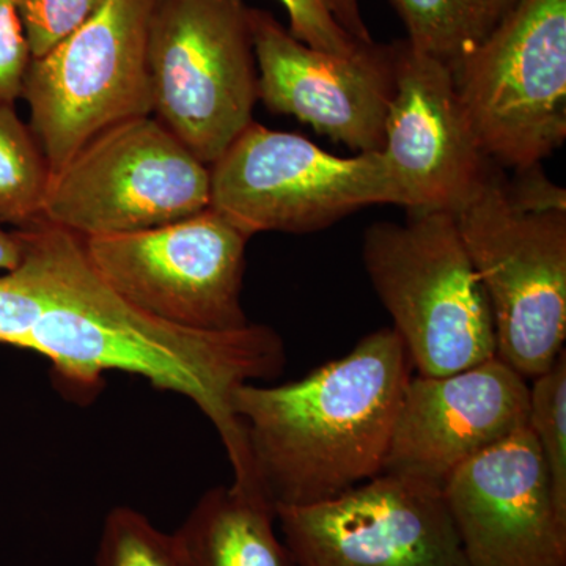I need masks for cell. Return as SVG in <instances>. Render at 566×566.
<instances>
[{"label":"cell","instance_id":"3","mask_svg":"<svg viewBox=\"0 0 566 566\" xmlns=\"http://www.w3.org/2000/svg\"><path fill=\"white\" fill-rule=\"evenodd\" d=\"M506 181L490 163L453 208L485 289L495 356L526 379L546 371L566 340V191L538 167Z\"/></svg>","mask_w":566,"mask_h":566},{"label":"cell","instance_id":"22","mask_svg":"<svg viewBox=\"0 0 566 566\" xmlns=\"http://www.w3.org/2000/svg\"><path fill=\"white\" fill-rule=\"evenodd\" d=\"M104 0H18V10L31 59L54 50L91 20Z\"/></svg>","mask_w":566,"mask_h":566},{"label":"cell","instance_id":"17","mask_svg":"<svg viewBox=\"0 0 566 566\" xmlns=\"http://www.w3.org/2000/svg\"><path fill=\"white\" fill-rule=\"evenodd\" d=\"M408 31L409 46L450 70L493 32L488 0H390Z\"/></svg>","mask_w":566,"mask_h":566},{"label":"cell","instance_id":"10","mask_svg":"<svg viewBox=\"0 0 566 566\" xmlns=\"http://www.w3.org/2000/svg\"><path fill=\"white\" fill-rule=\"evenodd\" d=\"M249 240L211 207L140 232L81 238L112 292L147 314L200 331L249 324L241 303Z\"/></svg>","mask_w":566,"mask_h":566},{"label":"cell","instance_id":"13","mask_svg":"<svg viewBox=\"0 0 566 566\" xmlns=\"http://www.w3.org/2000/svg\"><path fill=\"white\" fill-rule=\"evenodd\" d=\"M528 379L497 356L444 376L412 375L382 474L446 485L461 465L527 427Z\"/></svg>","mask_w":566,"mask_h":566},{"label":"cell","instance_id":"1","mask_svg":"<svg viewBox=\"0 0 566 566\" xmlns=\"http://www.w3.org/2000/svg\"><path fill=\"white\" fill-rule=\"evenodd\" d=\"M18 232L35 260L44 294L28 349L50 360L55 381L70 394L92 398L103 387V375L117 370L182 395L218 431L233 485L262 491L232 400L237 387L282 374L281 335L263 324L200 331L166 322L112 292L76 234L44 221Z\"/></svg>","mask_w":566,"mask_h":566},{"label":"cell","instance_id":"12","mask_svg":"<svg viewBox=\"0 0 566 566\" xmlns=\"http://www.w3.org/2000/svg\"><path fill=\"white\" fill-rule=\"evenodd\" d=\"M259 99L354 151H381L395 92V43L331 54L294 39L270 11L251 9Z\"/></svg>","mask_w":566,"mask_h":566},{"label":"cell","instance_id":"21","mask_svg":"<svg viewBox=\"0 0 566 566\" xmlns=\"http://www.w3.org/2000/svg\"><path fill=\"white\" fill-rule=\"evenodd\" d=\"M43 311L39 268L24 251L20 266L0 275V344L28 349Z\"/></svg>","mask_w":566,"mask_h":566},{"label":"cell","instance_id":"19","mask_svg":"<svg viewBox=\"0 0 566 566\" xmlns=\"http://www.w3.org/2000/svg\"><path fill=\"white\" fill-rule=\"evenodd\" d=\"M528 386L527 428L545 463L554 497L566 512V352Z\"/></svg>","mask_w":566,"mask_h":566},{"label":"cell","instance_id":"9","mask_svg":"<svg viewBox=\"0 0 566 566\" xmlns=\"http://www.w3.org/2000/svg\"><path fill=\"white\" fill-rule=\"evenodd\" d=\"M210 207L241 232L311 233L376 203L400 205L381 151L340 158L252 122L210 166Z\"/></svg>","mask_w":566,"mask_h":566},{"label":"cell","instance_id":"7","mask_svg":"<svg viewBox=\"0 0 566 566\" xmlns=\"http://www.w3.org/2000/svg\"><path fill=\"white\" fill-rule=\"evenodd\" d=\"M158 0H104L54 50L31 59L21 96L51 175L96 136L153 114L148 35Z\"/></svg>","mask_w":566,"mask_h":566},{"label":"cell","instance_id":"15","mask_svg":"<svg viewBox=\"0 0 566 566\" xmlns=\"http://www.w3.org/2000/svg\"><path fill=\"white\" fill-rule=\"evenodd\" d=\"M382 156L408 210L453 211L488 161L469 126L450 66L395 43V92Z\"/></svg>","mask_w":566,"mask_h":566},{"label":"cell","instance_id":"20","mask_svg":"<svg viewBox=\"0 0 566 566\" xmlns=\"http://www.w3.org/2000/svg\"><path fill=\"white\" fill-rule=\"evenodd\" d=\"M93 566H182V562L172 534L122 505L104 520Z\"/></svg>","mask_w":566,"mask_h":566},{"label":"cell","instance_id":"24","mask_svg":"<svg viewBox=\"0 0 566 566\" xmlns=\"http://www.w3.org/2000/svg\"><path fill=\"white\" fill-rule=\"evenodd\" d=\"M31 62L18 0H0V102L14 103Z\"/></svg>","mask_w":566,"mask_h":566},{"label":"cell","instance_id":"11","mask_svg":"<svg viewBox=\"0 0 566 566\" xmlns=\"http://www.w3.org/2000/svg\"><path fill=\"white\" fill-rule=\"evenodd\" d=\"M303 566H471L439 488L381 474L348 493L277 506Z\"/></svg>","mask_w":566,"mask_h":566},{"label":"cell","instance_id":"27","mask_svg":"<svg viewBox=\"0 0 566 566\" xmlns=\"http://www.w3.org/2000/svg\"><path fill=\"white\" fill-rule=\"evenodd\" d=\"M488 3H490V9L493 11L495 21L499 22L502 18L506 17L510 11L515 9L520 0H488Z\"/></svg>","mask_w":566,"mask_h":566},{"label":"cell","instance_id":"25","mask_svg":"<svg viewBox=\"0 0 566 566\" xmlns=\"http://www.w3.org/2000/svg\"><path fill=\"white\" fill-rule=\"evenodd\" d=\"M327 3H329L335 20L353 39L364 41V43L374 41L365 25L363 13H360V0H327Z\"/></svg>","mask_w":566,"mask_h":566},{"label":"cell","instance_id":"4","mask_svg":"<svg viewBox=\"0 0 566 566\" xmlns=\"http://www.w3.org/2000/svg\"><path fill=\"white\" fill-rule=\"evenodd\" d=\"M363 259L417 375L457 374L495 357L493 312L452 212L376 222Z\"/></svg>","mask_w":566,"mask_h":566},{"label":"cell","instance_id":"18","mask_svg":"<svg viewBox=\"0 0 566 566\" xmlns=\"http://www.w3.org/2000/svg\"><path fill=\"white\" fill-rule=\"evenodd\" d=\"M50 180V164L31 126L14 103L0 102V226L25 229L40 221Z\"/></svg>","mask_w":566,"mask_h":566},{"label":"cell","instance_id":"8","mask_svg":"<svg viewBox=\"0 0 566 566\" xmlns=\"http://www.w3.org/2000/svg\"><path fill=\"white\" fill-rule=\"evenodd\" d=\"M210 202V166L148 115L106 129L52 174L40 221L85 240L181 221Z\"/></svg>","mask_w":566,"mask_h":566},{"label":"cell","instance_id":"5","mask_svg":"<svg viewBox=\"0 0 566 566\" xmlns=\"http://www.w3.org/2000/svg\"><path fill=\"white\" fill-rule=\"evenodd\" d=\"M452 73L488 161L538 167L566 139V0H520Z\"/></svg>","mask_w":566,"mask_h":566},{"label":"cell","instance_id":"2","mask_svg":"<svg viewBox=\"0 0 566 566\" xmlns=\"http://www.w3.org/2000/svg\"><path fill=\"white\" fill-rule=\"evenodd\" d=\"M412 368L392 327L297 381L233 392L256 483L277 506L322 504L376 479Z\"/></svg>","mask_w":566,"mask_h":566},{"label":"cell","instance_id":"6","mask_svg":"<svg viewBox=\"0 0 566 566\" xmlns=\"http://www.w3.org/2000/svg\"><path fill=\"white\" fill-rule=\"evenodd\" d=\"M153 112L207 166L251 125L259 102L251 7L158 0L148 35Z\"/></svg>","mask_w":566,"mask_h":566},{"label":"cell","instance_id":"26","mask_svg":"<svg viewBox=\"0 0 566 566\" xmlns=\"http://www.w3.org/2000/svg\"><path fill=\"white\" fill-rule=\"evenodd\" d=\"M24 259V243L20 232L9 233L0 226V271L17 270Z\"/></svg>","mask_w":566,"mask_h":566},{"label":"cell","instance_id":"16","mask_svg":"<svg viewBox=\"0 0 566 566\" xmlns=\"http://www.w3.org/2000/svg\"><path fill=\"white\" fill-rule=\"evenodd\" d=\"M182 566H303L277 534V509L260 491L208 490L174 532Z\"/></svg>","mask_w":566,"mask_h":566},{"label":"cell","instance_id":"23","mask_svg":"<svg viewBox=\"0 0 566 566\" xmlns=\"http://www.w3.org/2000/svg\"><path fill=\"white\" fill-rule=\"evenodd\" d=\"M289 13L290 33L307 46L331 54L348 55L364 41L342 29L327 0H279Z\"/></svg>","mask_w":566,"mask_h":566},{"label":"cell","instance_id":"14","mask_svg":"<svg viewBox=\"0 0 566 566\" xmlns=\"http://www.w3.org/2000/svg\"><path fill=\"white\" fill-rule=\"evenodd\" d=\"M442 495L469 565L566 566V512L527 427L461 465Z\"/></svg>","mask_w":566,"mask_h":566}]
</instances>
